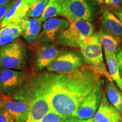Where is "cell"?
I'll use <instances>...</instances> for the list:
<instances>
[{
    "label": "cell",
    "mask_w": 122,
    "mask_h": 122,
    "mask_svg": "<svg viewBox=\"0 0 122 122\" xmlns=\"http://www.w3.org/2000/svg\"><path fill=\"white\" fill-rule=\"evenodd\" d=\"M40 122H65L64 116L54 110H50Z\"/></svg>",
    "instance_id": "23"
},
{
    "label": "cell",
    "mask_w": 122,
    "mask_h": 122,
    "mask_svg": "<svg viewBox=\"0 0 122 122\" xmlns=\"http://www.w3.org/2000/svg\"><path fill=\"white\" fill-rule=\"evenodd\" d=\"M30 75L28 70L0 67V89L3 94L13 97Z\"/></svg>",
    "instance_id": "8"
},
{
    "label": "cell",
    "mask_w": 122,
    "mask_h": 122,
    "mask_svg": "<svg viewBox=\"0 0 122 122\" xmlns=\"http://www.w3.org/2000/svg\"><path fill=\"white\" fill-rule=\"evenodd\" d=\"M109 72L111 79L117 84L119 88L122 86V77L120 75V71L119 67L118 61L115 54L109 55L105 56Z\"/></svg>",
    "instance_id": "19"
},
{
    "label": "cell",
    "mask_w": 122,
    "mask_h": 122,
    "mask_svg": "<svg viewBox=\"0 0 122 122\" xmlns=\"http://www.w3.org/2000/svg\"><path fill=\"white\" fill-rule=\"evenodd\" d=\"M42 23L39 18H27L20 23L23 29L22 36L30 45V49L40 44L39 37Z\"/></svg>",
    "instance_id": "14"
},
{
    "label": "cell",
    "mask_w": 122,
    "mask_h": 122,
    "mask_svg": "<svg viewBox=\"0 0 122 122\" xmlns=\"http://www.w3.org/2000/svg\"><path fill=\"white\" fill-rule=\"evenodd\" d=\"M0 122H15L4 107L0 110Z\"/></svg>",
    "instance_id": "25"
},
{
    "label": "cell",
    "mask_w": 122,
    "mask_h": 122,
    "mask_svg": "<svg viewBox=\"0 0 122 122\" xmlns=\"http://www.w3.org/2000/svg\"><path fill=\"white\" fill-rule=\"evenodd\" d=\"M88 65L67 73H56L51 96L54 110L63 116H74L81 103L102 79Z\"/></svg>",
    "instance_id": "1"
},
{
    "label": "cell",
    "mask_w": 122,
    "mask_h": 122,
    "mask_svg": "<svg viewBox=\"0 0 122 122\" xmlns=\"http://www.w3.org/2000/svg\"><path fill=\"white\" fill-rule=\"evenodd\" d=\"M49 0H38L30 7L28 14H27V18H39L43 14L46 8Z\"/></svg>",
    "instance_id": "21"
},
{
    "label": "cell",
    "mask_w": 122,
    "mask_h": 122,
    "mask_svg": "<svg viewBox=\"0 0 122 122\" xmlns=\"http://www.w3.org/2000/svg\"><path fill=\"white\" fill-rule=\"evenodd\" d=\"M94 1L97 2V4H98L101 7L103 6V4H104V2H105V0H94Z\"/></svg>",
    "instance_id": "31"
},
{
    "label": "cell",
    "mask_w": 122,
    "mask_h": 122,
    "mask_svg": "<svg viewBox=\"0 0 122 122\" xmlns=\"http://www.w3.org/2000/svg\"><path fill=\"white\" fill-rule=\"evenodd\" d=\"M64 122H94L93 119L90 118L88 119H83L72 115L64 116Z\"/></svg>",
    "instance_id": "26"
},
{
    "label": "cell",
    "mask_w": 122,
    "mask_h": 122,
    "mask_svg": "<svg viewBox=\"0 0 122 122\" xmlns=\"http://www.w3.org/2000/svg\"><path fill=\"white\" fill-rule=\"evenodd\" d=\"M61 16L70 22L77 20L92 22L98 13L94 0H61Z\"/></svg>",
    "instance_id": "5"
},
{
    "label": "cell",
    "mask_w": 122,
    "mask_h": 122,
    "mask_svg": "<svg viewBox=\"0 0 122 122\" xmlns=\"http://www.w3.org/2000/svg\"><path fill=\"white\" fill-rule=\"evenodd\" d=\"M23 35L20 24H10L0 30V37L3 36H20Z\"/></svg>",
    "instance_id": "22"
},
{
    "label": "cell",
    "mask_w": 122,
    "mask_h": 122,
    "mask_svg": "<svg viewBox=\"0 0 122 122\" xmlns=\"http://www.w3.org/2000/svg\"><path fill=\"white\" fill-rule=\"evenodd\" d=\"M94 25L91 22L77 20L70 22L68 28L63 30L57 38L58 44L64 47L79 48L82 40L93 35Z\"/></svg>",
    "instance_id": "6"
},
{
    "label": "cell",
    "mask_w": 122,
    "mask_h": 122,
    "mask_svg": "<svg viewBox=\"0 0 122 122\" xmlns=\"http://www.w3.org/2000/svg\"><path fill=\"white\" fill-rule=\"evenodd\" d=\"M56 72L45 70L31 75L23 84L14 98L26 101L30 105L27 122H40L52 110L51 96L55 81Z\"/></svg>",
    "instance_id": "2"
},
{
    "label": "cell",
    "mask_w": 122,
    "mask_h": 122,
    "mask_svg": "<svg viewBox=\"0 0 122 122\" xmlns=\"http://www.w3.org/2000/svg\"><path fill=\"white\" fill-rule=\"evenodd\" d=\"M101 23L105 30L122 40V22L106 9H103Z\"/></svg>",
    "instance_id": "16"
},
{
    "label": "cell",
    "mask_w": 122,
    "mask_h": 122,
    "mask_svg": "<svg viewBox=\"0 0 122 122\" xmlns=\"http://www.w3.org/2000/svg\"><path fill=\"white\" fill-rule=\"evenodd\" d=\"M61 0H49L43 14L39 18L40 19L44 22L50 18L61 16Z\"/></svg>",
    "instance_id": "20"
},
{
    "label": "cell",
    "mask_w": 122,
    "mask_h": 122,
    "mask_svg": "<svg viewBox=\"0 0 122 122\" xmlns=\"http://www.w3.org/2000/svg\"><path fill=\"white\" fill-rule=\"evenodd\" d=\"M38 0H16L0 24V30L10 24H20L26 18L30 7Z\"/></svg>",
    "instance_id": "13"
},
{
    "label": "cell",
    "mask_w": 122,
    "mask_h": 122,
    "mask_svg": "<svg viewBox=\"0 0 122 122\" xmlns=\"http://www.w3.org/2000/svg\"><path fill=\"white\" fill-rule=\"evenodd\" d=\"M31 50L16 39L0 48V67L16 70L30 68Z\"/></svg>",
    "instance_id": "3"
},
{
    "label": "cell",
    "mask_w": 122,
    "mask_h": 122,
    "mask_svg": "<svg viewBox=\"0 0 122 122\" xmlns=\"http://www.w3.org/2000/svg\"><path fill=\"white\" fill-rule=\"evenodd\" d=\"M81 54L86 65L95 70L108 81H112L103 62L102 46L98 33L85 38L79 45Z\"/></svg>",
    "instance_id": "4"
},
{
    "label": "cell",
    "mask_w": 122,
    "mask_h": 122,
    "mask_svg": "<svg viewBox=\"0 0 122 122\" xmlns=\"http://www.w3.org/2000/svg\"><path fill=\"white\" fill-rule=\"evenodd\" d=\"M13 1H15V0H0V6L4 5Z\"/></svg>",
    "instance_id": "30"
},
{
    "label": "cell",
    "mask_w": 122,
    "mask_h": 122,
    "mask_svg": "<svg viewBox=\"0 0 122 122\" xmlns=\"http://www.w3.org/2000/svg\"><path fill=\"white\" fill-rule=\"evenodd\" d=\"M85 65L81 53L74 50L63 51L49 64L47 71L56 73L71 72Z\"/></svg>",
    "instance_id": "9"
},
{
    "label": "cell",
    "mask_w": 122,
    "mask_h": 122,
    "mask_svg": "<svg viewBox=\"0 0 122 122\" xmlns=\"http://www.w3.org/2000/svg\"><path fill=\"white\" fill-rule=\"evenodd\" d=\"M120 91H121L122 92V87H121V88H120Z\"/></svg>",
    "instance_id": "34"
},
{
    "label": "cell",
    "mask_w": 122,
    "mask_h": 122,
    "mask_svg": "<svg viewBox=\"0 0 122 122\" xmlns=\"http://www.w3.org/2000/svg\"><path fill=\"white\" fill-rule=\"evenodd\" d=\"M3 93H2V91H1V89H0V96H1L2 95Z\"/></svg>",
    "instance_id": "33"
},
{
    "label": "cell",
    "mask_w": 122,
    "mask_h": 122,
    "mask_svg": "<svg viewBox=\"0 0 122 122\" xmlns=\"http://www.w3.org/2000/svg\"><path fill=\"white\" fill-rule=\"evenodd\" d=\"M4 107V103L2 100H0V110Z\"/></svg>",
    "instance_id": "32"
},
{
    "label": "cell",
    "mask_w": 122,
    "mask_h": 122,
    "mask_svg": "<svg viewBox=\"0 0 122 122\" xmlns=\"http://www.w3.org/2000/svg\"><path fill=\"white\" fill-rule=\"evenodd\" d=\"M105 1L107 7L113 10L119 7L122 3V0H105Z\"/></svg>",
    "instance_id": "27"
},
{
    "label": "cell",
    "mask_w": 122,
    "mask_h": 122,
    "mask_svg": "<svg viewBox=\"0 0 122 122\" xmlns=\"http://www.w3.org/2000/svg\"><path fill=\"white\" fill-rule=\"evenodd\" d=\"M106 85V96L110 103L122 115V92L112 81H108Z\"/></svg>",
    "instance_id": "18"
},
{
    "label": "cell",
    "mask_w": 122,
    "mask_h": 122,
    "mask_svg": "<svg viewBox=\"0 0 122 122\" xmlns=\"http://www.w3.org/2000/svg\"><path fill=\"white\" fill-rule=\"evenodd\" d=\"M93 119L94 122H122V115L110 103L103 92L100 106Z\"/></svg>",
    "instance_id": "15"
},
{
    "label": "cell",
    "mask_w": 122,
    "mask_h": 122,
    "mask_svg": "<svg viewBox=\"0 0 122 122\" xmlns=\"http://www.w3.org/2000/svg\"><path fill=\"white\" fill-rule=\"evenodd\" d=\"M98 35L105 56L115 54L118 52L120 42L117 37L105 29H100Z\"/></svg>",
    "instance_id": "17"
},
{
    "label": "cell",
    "mask_w": 122,
    "mask_h": 122,
    "mask_svg": "<svg viewBox=\"0 0 122 122\" xmlns=\"http://www.w3.org/2000/svg\"><path fill=\"white\" fill-rule=\"evenodd\" d=\"M103 84V80H102L82 102L74 117L83 119H88L93 117L101 101Z\"/></svg>",
    "instance_id": "10"
},
{
    "label": "cell",
    "mask_w": 122,
    "mask_h": 122,
    "mask_svg": "<svg viewBox=\"0 0 122 122\" xmlns=\"http://www.w3.org/2000/svg\"><path fill=\"white\" fill-rule=\"evenodd\" d=\"M30 50L32 53L30 72L33 75L45 71L49 64L63 51L53 42L40 44Z\"/></svg>",
    "instance_id": "7"
},
{
    "label": "cell",
    "mask_w": 122,
    "mask_h": 122,
    "mask_svg": "<svg viewBox=\"0 0 122 122\" xmlns=\"http://www.w3.org/2000/svg\"><path fill=\"white\" fill-rule=\"evenodd\" d=\"M117 57L118 61L120 74H122V45L119 48V50H118Z\"/></svg>",
    "instance_id": "28"
},
{
    "label": "cell",
    "mask_w": 122,
    "mask_h": 122,
    "mask_svg": "<svg viewBox=\"0 0 122 122\" xmlns=\"http://www.w3.org/2000/svg\"><path fill=\"white\" fill-rule=\"evenodd\" d=\"M70 22L66 18H52L45 20L42 27L39 43L53 42L57 40L59 34L68 28Z\"/></svg>",
    "instance_id": "11"
},
{
    "label": "cell",
    "mask_w": 122,
    "mask_h": 122,
    "mask_svg": "<svg viewBox=\"0 0 122 122\" xmlns=\"http://www.w3.org/2000/svg\"><path fill=\"white\" fill-rule=\"evenodd\" d=\"M114 14L118 17L119 19L122 22V7H119L113 10Z\"/></svg>",
    "instance_id": "29"
},
{
    "label": "cell",
    "mask_w": 122,
    "mask_h": 122,
    "mask_svg": "<svg viewBox=\"0 0 122 122\" xmlns=\"http://www.w3.org/2000/svg\"><path fill=\"white\" fill-rule=\"evenodd\" d=\"M7 110L15 122H27L30 111V105L26 101L17 100L6 94L0 96Z\"/></svg>",
    "instance_id": "12"
},
{
    "label": "cell",
    "mask_w": 122,
    "mask_h": 122,
    "mask_svg": "<svg viewBox=\"0 0 122 122\" xmlns=\"http://www.w3.org/2000/svg\"><path fill=\"white\" fill-rule=\"evenodd\" d=\"M16 0L15 1H11V2L7 3V4L4 5L0 6V24H1V22H2L3 20L4 19L5 17L9 11V10L11 9L13 5L14 4Z\"/></svg>",
    "instance_id": "24"
}]
</instances>
